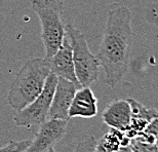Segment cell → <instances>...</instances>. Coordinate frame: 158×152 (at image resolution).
Listing matches in <instances>:
<instances>
[{
  "label": "cell",
  "instance_id": "cell-9",
  "mask_svg": "<svg viewBox=\"0 0 158 152\" xmlns=\"http://www.w3.org/2000/svg\"><path fill=\"white\" fill-rule=\"evenodd\" d=\"M98 114V100L89 87L76 91L69 109V118H91Z\"/></svg>",
  "mask_w": 158,
  "mask_h": 152
},
{
  "label": "cell",
  "instance_id": "cell-7",
  "mask_svg": "<svg viewBox=\"0 0 158 152\" xmlns=\"http://www.w3.org/2000/svg\"><path fill=\"white\" fill-rule=\"evenodd\" d=\"M77 90L78 87L73 82L64 78H58L47 119H62L68 121L70 119L69 109Z\"/></svg>",
  "mask_w": 158,
  "mask_h": 152
},
{
  "label": "cell",
  "instance_id": "cell-17",
  "mask_svg": "<svg viewBox=\"0 0 158 152\" xmlns=\"http://www.w3.org/2000/svg\"><path fill=\"white\" fill-rule=\"evenodd\" d=\"M142 133L146 135L153 136V137L156 138V136L158 134V116L154 117L150 121H148L146 128H145V129Z\"/></svg>",
  "mask_w": 158,
  "mask_h": 152
},
{
  "label": "cell",
  "instance_id": "cell-21",
  "mask_svg": "<svg viewBox=\"0 0 158 152\" xmlns=\"http://www.w3.org/2000/svg\"><path fill=\"white\" fill-rule=\"evenodd\" d=\"M157 116H158V114H157Z\"/></svg>",
  "mask_w": 158,
  "mask_h": 152
},
{
  "label": "cell",
  "instance_id": "cell-3",
  "mask_svg": "<svg viewBox=\"0 0 158 152\" xmlns=\"http://www.w3.org/2000/svg\"><path fill=\"white\" fill-rule=\"evenodd\" d=\"M31 6L40 21L45 58H50L58 52L66 36L63 4L56 0H32Z\"/></svg>",
  "mask_w": 158,
  "mask_h": 152
},
{
  "label": "cell",
  "instance_id": "cell-13",
  "mask_svg": "<svg viewBox=\"0 0 158 152\" xmlns=\"http://www.w3.org/2000/svg\"><path fill=\"white\" fill-rule=\"evenodd\" d=\"M119 152H158V148L155 143H148L140 137H135L127 146L120 147Z\"/></svg>",
  "mask_w": 158,
  "mask_h": 152
},
{
  "label": "cell",
  "instance_id": "cell-4",
  "mask_svg": "<svg viewBox=\"0 0 158 152\" xmlns=\"http://www.w3.org/2000/svg\"><path fill=\"white\" fill-rule=\"evenodd\" d=\"M66 34L70 41L73 56L74 70L81 87H89L98 80L100 74V62L90 52L85 35L72 24L66 25Z\"/></svg>",
  "mask_w": 158,
  "mask_h": 152
},
{
  "label": "cell",
  "instance_id": "cell-12",
  "mask_svg": "<svg viewBox=\"0 0 158 152\" xmlns=\"http://www.w3.org/2000/svg\"><path fill=\"white\" fill-rule=\"evenodd\" d=\"M123 137H124V133L123 132L115 129H111L109 133H107L102 138L100 143L109 152L119 151L120 147H121V141Z\"/></svg>",
  "mask_w": 158,
  "mask_h": 152
},
{
  "label": "cell",
  "instance_id": "cell-14",
  "mask_svg": "<svg viewBox=\"0 0 158 152\" xmlns=\"http://www.w3.org/2000/svg\"><path fill=\"white\" fill-rule=\"evenodd\" d=\"M147 123H148V120H145L142 118H134V117H131L128 126L126 128V129L123 133H124V135L126 137H128L129 139L138 137V136L145 129Z\"/></svg>",
  "mask_w": 158,
  "mask_h": 152
},
{
  "label": "cell",
  "instance_id": "cell-2",
  "mask_svg": "<svg viewBox=\"0 0 158 152\" xmlns=\"http://www.w3.org/2000/svg\"><path fill=\"white\" fill-rule=\"evenodd\" d=\"M49 74V65L45 58H34L27 61L9 88V107L18 111L32 103L41 94Z\"/></svg>",
  "mask_w": 158,
  "mask_h": 152
},
{
  "label": "cell",
  "instance_id": "cell-11",
  "mask_svg": "<svg viewBox=\"0 0 158 152\" xmlns=\"http://www.w3.org/2000/svg\"><path fill=\"white\" fill-rule=\"evenodd\" d=\"M127 102L129 104V106H131V117H134V118H142L150 121L154 117H157L158 114L157 110L147 108L143 104H141L137 100L132 99V98H128Z\"/></svg>",
  "mask_w": 158,
  "mask_h": 152
},
{
  "label": "cell",
  "instance_id": "cell-1",
  "mask_svg": "<svg viewBox=\"0 0 158 152\" xmlns=\"http://www.w3.org/2000/svg\"><path fill=\"white\" fill-rule=\"evenodd\" d=\"M132 43L131 14L128 7L112 5L109 9L97 58L104 68L106 82L117 85L127 72Z\"/></svg>",
  "mask_w": 158,
  "mask_h": 152
},
{
  "label": "cell",
  "instance_id": "cell-20",
  "mask_svg": "<svg viewBox=\"0 0 158 152\" xmlns=\"http://www.w3.org/2000/svg\"><path fill=\"white\" fill-rule=\"evenodd\" d=\"M48 152H56V150H55V147L52 148V149H49V151H48Z\"/></svg>",
  "mask_w": 158,
  "mask_h": 152
},
{
  "label": "cell",
  "instance_id": "cell-5",
  "mask_svg": "<svg viewBox=\"0 0 158 152\" xmlns=\"http://www.w3.org/2000/svg\"><path fill=\"white\" fill-rule=\"evenodd\" d=\"M58 76L50 73L46 78L42 91L32 103L15 112L14 121L17 126L31 128L39 125L48 118V111L58 82Z\"/></svg>",
  "mask_w": 158,
  "mask_h": 152
},
{
  "label": "cell",
  "instance_id": "cell-16",
  "mask_svg": "<svg viewBox=\"0 0 158 152\" xmlns=\"http://www.w3.org/2000/svg\"><path fill=\"white\" fill-rule=\"evenodd\" d=\"M98 144L97 139L94 136H89L85 140L78 142L74 152H94Z\"/></svg>",
  "mask_w": 158,
  "mask_h": 152
},
{
  "label": "cell",
  "instance_id": "cell-18",
  "mask_svg": "<svg viewBox=\"0 0 158 152\" xmlns=\"http://www.w3.org/2000/svg\"><path fill=\"white\" fill-rule=\"evenodd\" d=\"M94 152H109V151L107 150L106 148L100 143V142H98V144H97L96 148H94Z\"/></svg>",
  "mask_w": 158,
  "mask_h": 152
},
{
  "label": "cell",
  "instance_id": "cell-8",
  "mask_svg": "<svg viewBox=\"0 0 158 152\" xmlns=\"http://www.w3.org/2000/svg\"><path fill=\"white\" fill-rule=\"evenodd\" d=\"M45 59L48 62L50 73H53L59 78H64L73 82L78 88L81 87L76 78V75H75L72 47L67 34H66L64 41L58 49V52L52 57Z\"/></svg>",
  "mask_w": 158,
  "mask_h": 152
},
{
  "label": "cell",
  "instance_id": "cell-10",
  "mask_svg": "<svg viewBox=\"0 0 158 152\" xmlns=\"http://www.w3.org/2000/svg\"><path fill=\"white\" fill-rule=\"evenodd\" d=\"M102 118L111 129L124 132L131 119V106L127 100H115L110 103L103 111Z\"/></svg>",
  "mask_w": 158,
  "mask_h": 152
},
{
  "label": "cell",
  "instance_id": "cell-19",
  "mask_svg": "<svg viewBox=\"0 0 158 152\" xmlns=\"http://www.w3.org/2000/svg\"><path fill=\"white\" fill-rule=\"evenodd\" d=\"M155 145H156V146H157V148H158V134H157L156 138H155Z\"/></svg>",
  "mask_w": 158,
  "mask_h": 152
},
{
  "label": "cell",
  "instance_id": "cell-15",
  "mask_svg": "<svg viewBox=\"0 0 158 152\" xmlns=\"http://www.w3.org/2000/svg\"><path fill=\"white\" fill-rule=\"evenodd\" d=\"M31 140L9 141L4 146L0 147V152H23L29 146Z\"/></svg>",
  "mask_w": 158,
  "mask_h": 152
},
{
  "label": "cell",
  "instance_id": "cell-6",
  "mask_svg": "<svg viewBox=\"0 0 158 152\" xmlns=\"http://www.w3.org/2000/svg\"><path fill=\"white\" fill-rule=\"evenodd\" d=\"M68 121L62 119H47L39 125L38 132L29 146L23 152H48L64 138Z\"/></svg>",
  "mask_w": 158,
  "mask_h": 152
}]
</instances>
